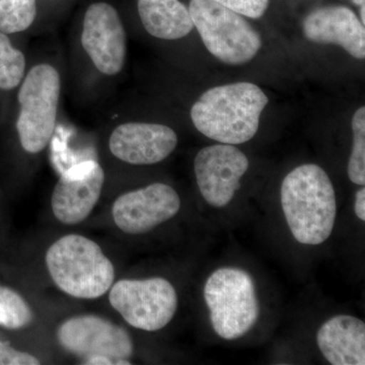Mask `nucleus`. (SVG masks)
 Masks as SVG:
<instances>
[{
  "label": "nucleus",
  "instance_id": "1",
  "mask_svg": "<svg viewBox=\"0 0 365 365\" xmlns=\"http://www.w3.org/2000/svg\"><path fill=\"white\" fill-rule=\"evenodd\" d=\"M280 199L297 242L318 246L332 235L337 215L335 189L319 165L306 163L292 170L281 185Z\"/></svg>",
  "mask_w": 365,
  "mask_h": 365
},
{
  "label": "nucleus",
  "instance_id": "2",
  "mask_svg": "<svg viewBox=\"0 0 365 365\" xmlns=\"http://www.w3.org/2000/svg\"><path fill=\"white\" fill-rule=\"evenodd\" d=\"M268 102L267 96L255 83L215 86L197 100L191 119L197 130L212 140L242 144L256 135Z\"/></svg>",
  "mask_w": 365,
  "mask_h": 365
},
{
  "label": "nucleus",
  "instance_id": "3",
  "mask_svg": "<svg viewBox=\"0 0 365 365\" xmlns=\"http://www.w3.org/2000/svg\"><path fill=\"white\" fill-rule=\"evenodd\" d=\"M45 262L55 285L74 299H100L115 282L114 264L85 235L60 237L47 250Z\"/></svg>",
  "mask_w": 365,
  "mask_h": 365
},
{
  "label": "nucleus",
  "instance_id": "4",
  "mask_svg": "<svg viewBox=\"0 0 365 365\" xmlns=\"http://www.w3.org/2000/svg\"><path fill=\"white\" fill-rule=\"evenodd\" d=\"M204 299L215 332L225 340L246 335L260 314L252 276L240 268L217 269L204 287Z\"/></svg>",
  "mask_w": 365,
  "mask_h": 365
},
{
  "label": "nucleus",
  "instance_id": "5",
  "mask_svg": "<svg viewBox=\"0 0 365 365\" xmlns=\"http://www.w3.org/2000/svg\"><path fill=\"white\" fill-rule=\"evenodd\" d=\"M189 11L206 49L223 63H248L261 49L260 34L244 16L215 0H191Z\"/></svg>",
  "mask_w": 365,
  "mask_h": 365
},
{
  "label": "nucleus",
  "instance_id": "6",
  "mask_svg": "<svg viewBox=\"0 0 365 365\" xmlns=\"http://www.w3.org/2000/svg\"><path fill=\"white\" fill-rule=\"evenodd\" d=\"M60 91L59 72L50 64L32 67L21 81L16 125L21 148L26 153H39L51 140L56 127Z\"/></svg>",
  "mask_w": 365,
  "mask_h": 365
},
{
  "label": "nucleus",
  "instance_id": "7",
  "mask_svg": "<svg viewBox=\"0 0 365 365\" xmlns=\"http://www.w3.org/2000/svg\"><path fill=\"white\" fill-rule=\"evenodd\" d=\"M109 302L128 325L155 332L169 325L178 309L176 288L162 277L113 283Z\"/></svg>",
  "mask_w": 365,
  "mask_h": 365
},
{
  "label": "nucleus",
  "instance_id": "8",
  "mask_svg": "<svg viewBox=\"0 0 365 365\" xmlns=\"http://www.w3.org/2000/svg\"><path fill=\"white\" fill-rule=\"evenodd\" d=\"M59 345L83 360L109 357L116 365H130L134 343L123 327L96 314H79L66 319L56 331Z\"/></svg>",
  "mask_w": 365,
  "mask_h": 365
},
{
  "label": "nucleus",
  "instance_id": "9",
  "mask_svg": "<svg viewBox=\"0 0 365 365\" xmlns=\"http://www.w3.org/2000/svg\"><path fill=\"white\" fill-rule=\"evenodd\" d=\"M181 209L176 190L163 182H153L143 188L118 197L112 206L115 225L124 234H148L169 222Z\"/></svg>",
  "mask_w": 365,
  "mask_h": 365
},
{
  "label": "nucleus",
  "instance_id": "10",
  "mask_svg": "<svg viewBox=\"0 0 365 365\" xmlns=\"http://www.w3.org/2000/svg\"><path fill=\"white\" fill-rule=\"evenodd\" d=\"M247 155L232 144H215L197 153L194 172L204 200L215 208L232 202L249 169Z\"/></svg>",
  "mask_w": 365,
  "mask_h": 365
},
{
  "label": "nucleus",
  "instance_id": "11",
  "mask_svg": "<svg viewBox=\"0 0 365 365\" xmlns=\"http://www.w3.org/2000/svg\"><path fill=\"white\" fill-rule=\"evenodd\" d=\"M81 45L103 74L116 76L122 71L126 59V32L111 4L96 2L86 9Z\"/></svg>",
  "mask_w": 365,
  "mask_h": 365
},
{
  "label": "nucleus",
  "instance_id": "12",
  "mask_svg": "<svg viewBox=\"0 0 365 365\" xmlns=\"http://www.w3.org/2000/svg\"><path fill=\"white\" fill-rule=\"evenodd\" d=\"M104 184V170L96 160L72 165L60 176L53 190V215L63 225L85 222L100 200Z\"/></svg>",
  "mask_w": 365,
  "mask_h": 365
},
{
  "label": "nucleus",
  "instance_id": "13",
  "mask_svg": "<svg viewBox=\"0 0 365 365\" xmlns=\"http://www.w3.org/2000/svg\"><path fill=\"white\" fill-rule=\"evenodd\" d=\"M176 132L167 125L130 122L119 125L110 136L109 148L118 160L129 165H155L176 150Z\"/></svg>",
  "mask_w": 365,
  "mask_h": 365
},
{
  "label": "nucleus",
  "instance_id": "14",
  "mask_svg": "<svg viewBox=\"0 0 365 365\" xmlns=\"http://www.w3.org/2000/svg\"><path fill=\"white\" fill-rule=\"evenodd\" d=\"M302 31L311 42L338 45L354 58L364 59V25L349 7H319L307 14Z\"/></svg>",
  "mask_w": 365,
  "mask_h": 365
},
{
  "label": "nucleus",
  "instance_id": "15",
  "mask_svg": "<svg viewBox=\"0 0 365 365\" xmlns=\"http://www.w3.org/2000/svg\"><path fill=\"white\" fill-rule=\"evenodd\" d=\"M319 351L332 365L365 364V324L348 314L327 319L317 334Z\"/></svg>",
  "mask_w": 365,
  "mask_h": 365
},
{
  "label": "nucleus",
  "instance_id": "16",
  "mask_svg": "<svg viewBox=\"0 0 365 365\" xmlns=\"http://www.w3.org/2000/svg\"><path fill=\"white\" fill-rule=\"evenodd\" d=\"M137 6L146 32L158 39H182L195 28L189 9L180 0H138Z\"/></svg>",
  "mask_w": 365,
  "mask_h": 365
},
{
  "label": "nucleus",
  "instance_id": "17",
  "mask_svg": "<svg viewBox=\"0 0 365 365\" xmlns=\"http://www.w3.org/2000/svg\"><path fill=\"white\" fill-rule=\"evenodd\" d=\"M34 321V312L18 292L0 285V327L7 330H21Z\"/></svg>",
  "mask_w": 365,
  "mask_h": 365
},
{
  "label": "nucleus",
  "instance_id": "18",
  "mask_svg": "<svg viewBox=\"0 0 365 365\" xmlns=\"http://www.w3.org/2000/svg\"><path fill=\"white\" fill-rule=\"evenodd\" d=\"M26 71V57L6 34L0 32V90L13 91L21 85Z\"/></svg>",
  "mask_w": 365,
  "mask_h": 365
},
{
  "label": "nucleus",
  "instance_id": "19",
  "mask_svg": "<svg viewBox=\"0 0 365 365\" xmlns=\"http://www.w3.org/2000/svg\"><path fill=\"white\" fill-rule=\"evenodd\" d=\"M36 16L37 0H0V32H24L32 26Z\"/></svg>",
  "mask_w": 365,
  "mask_h": 365
},
{
  "label": "nucleus",
  "instance_id": "20",
  "mask_svg": "<svg viewBox=\"0 0 365 365\" xmlns=\"http://www.w3.org/2000/svg\"><path fill=\"white\" fill-rule=\"evenodd\" d=\"M353 145L348 162V177L359 186L365 184V108L355 112L352 118Z\"/></svg>",
  "mask_w": 365,
  "mask_h": 365
},
{
  "label": "nucleus",
  "instance_id": "21",
  "mask_svg": "<svg viewBox=\"0 0 365 365\" xmlns=\"http://www.w3.org/2000/svg\"><path fill=\"white\" fill-rule=\"evenodd\" d=\"M215 1L250 19L262 18L270 4V0H215Z\"/></svg>",
  "mask_w": 365,
  "mask_h": 365
},
{
  "label": "nucleus",
  "instance_id": "22",
  "mask_svg": "<svg viewBox=\"0 0 365 365\" xmlns=\"http://www.w3.org/2000/svg\"><path fill=\"white\" fill-rule=\"evenodd\" d=\"M40 359L30 353L14 349L11 343L0 341V365H39Z\"/></svg>",
  "mask_w": 365,
  "mask_h": 365
},
{
  "label": "nucleus",
  "instance_id": "23",
  "mask_svg": "<svg viewBox=\"0 0 365 365\" xmlns=\"http://www.w3.org/2000/svg\"><path fill=\"white\" fill-rule=\"evenodd\" d=\"M354 211L357 217L361 222H365V189L364 186L355 194Z\"/></svg>",
  "mask_w": 365,
  "mask_h": 365
},
{
  "label": "nucleus",
  "instance_id": "24",
  "mask_svg": "<svg viewBox=\"0 0 365 365\" xmlns=\"http://www.w3.org/2000/svg\"><path fill=\"white\" fill-rule=\"evenodd\" d=\"M83 364L90 365H115V362L110 359L109 357L101 356V355L88 357V359L83 360Z\"/></svg>",
  "mask_w": 365,
  "mask_h": 365
},
{
  "label": "nucleus",
  "instance_id": "25",
  "mask_svg": "<svg viewBox=\"0 0 365 365\" xmlns=\"http://www.w3.org/2000/svg\"><path fill=\"white\" fill-rule=\"evenodd\" d=\"M353 4H356V6H359V14H360V21L362 24H365V0H352Z\"/></svg>",
  "mask_w": 365,
  "mask_h": 365
}]
</instances>
